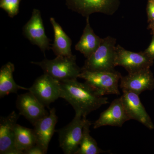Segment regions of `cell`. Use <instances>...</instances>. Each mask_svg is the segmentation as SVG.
I'll list each match as a JSON object with an SVG mask.
<instances>
[{"instance_id": "cell-1", "label": "cell", "mask_w": 154, "mask_h": 154, "mask_svg": "<svg viewBox=\"0 0 154 154\" xmlns=\"http://www.w3.org/2000/svg\"><path fill=\"white\" fill-rule=\"evenodd\" d=\"M60 83V98L72 106L75 113L83 117H87L102 105L109 104L108 98L99 95L86 82H79L77 79Z\"/></svg>"}, {"instance_id": "cell-2", "label": "cell", "mask_w": 154, "mask_h": 154, "mask_svg": "<svg viewBox=\"0 0 154 154\" xmlns=\"http://www.w3.org/2000/svg\"><path fill=\"white\" fill-rule=\"evenodd\" d=\"M75 55L57 56L53 60L45 59L40 62L31 63L40 66L44 73L49 75L59 82L77 79L82 71L77 65Z\"/></svg>"}, {"instance_id": "cell-3", "label": "cell", "mask_w": 154, "mask_h": 154, "mask_svg": "<svg viewBox=\"0 0 154 154\" xmlns=\"http://www.w3.org/2000/svg\"><path fill=\"white\" fill-rule=\"evenodd\" d=\"M116 39L108 36L85 61L82 70L89 71H114L116 66Z\"/></svg>"}, {"instance_id": "cell-4", "label": "cell", "mask_w": 154, "mask_h": 154, "mask_svg": "<svg viewBox=\"0 0 154 154\" xmlns=\"http://www.w3.org/2000/svg\"><path fill=\"white\" fill-rule=\"evenodd\" d=\"M122 77L120 73L114 71H95L82 70L79 78L86 83L101 96L120 95L119 82Z\"/></svg>"}, {"instance_id": "cell-5", "label": "cell", "mask_w": 154, "mask_h": 154, "mask_svg": "<svg viewBox=\"0 0 154 154\" xmlns=\"http://www.w3.org/2000/svg\"><path fill=\"white\" fill-rule=\"evenodd\" d=\"M87 117L75 113L69 123L57 130L60 146L66 154H75L79 148L82 137L83 129Z\"/></svg>"}, {"instance_id": "cell-6", "label": "cell", "mask_w": 154, "mask_h": 154, "mask_svg": "<svg viewBox=\"0 0 154 154\" xmlns=\"http://www.w3.org/2000/svg\"><path fill=\"white\" fill-rule=\"evenodd\" d=\"M66 2L69 9L86 17L96 13L112 15L120 5L119 0H66Z\"/></svg>"}, {"instance_id": "cell-7", "label": "cell", "mask_w": 154, "mask_h": 154, "mask_svg": "<svg viewBox=\"0 0 154 154\" xmlns=\"http://www.w3.org/2000/svg\"><path fill=\"white\" fill-rule=\"evenodd\" d=\"M28 91L49 108L51 103L60 98V82L44 73L35 80Z\"/></svg>"}, {"instance_id": "cell-8", "label": "cell", "mask_w": 154, "mask_h": 154, "mask_svg": "<svg viewBox=\"0 0 154 154\" xmlns=\"http://www.w3.org/2000/svg\"><path fill=\"white\" fill-rule=\"evenodd\" d=\"M116 51V66L123 67L128 73L149 69L153 64L154 59L145 51L132 52L117 45Z\"/></svg>"}, {"instance_id": "cell-9", "label": "cell", "mask_w": 154, "mask_h": 154, "mask_svg": "<svg viewBox=\"0 0 154 154\" xmlns=\"http://www.w3.org/2000/svg\"><path fill=\"white\" fill-rule=\"evenodd\" d=\"M23 33L32 44L38 46L44 53L45 51L50 48V40L45 34L39 10L33 9L30 20L23 27Z\"/></svg>"}, {"instance_id": "cell-10", "label": "cell", "mask_w": 154, "mask_h": 154, "mask_svg": "<svg viewBox=\"0 0 154 154\" xmlns=\"http://www.w3.org/2000/svg\"><path fill=\"white\" fill-rule=\"evenodd\" d=\"M16 106L19 114L23 116L33 125L49 114L44 105L29 91L17 96Z\"/></svg>"}, {"instance_id": "cell-11", "label": "cell", "mask_w": 154, "mask_h": 154, "mask_svg": "<svg viewBox=\"0 0 154 154\" xmlns=\"http://www.w3.org/2000/svg\"><path fill=\"white\" fill-rule=\"evenodd\" d=\"M122 91L133 92L140 95L142 92L154 89V77L150 69L128 73L122 76L119 85Z\"/></svg>"}, {"instance_id": "cell-12", "label": "cell", "mask_w": 154, "mask_h": 154, "mask_svg": "<svg viewBox=\"0 0 154 154\" xmlns=\"http://www.w3.org/2000/svg\"><path fill=\"white\" fill-rule=\"evenodd\" d=\"M19 115L14 111L0 119V154H20L15 144V128Z\"/></svg>"}, {"instance_id": "cell-13", "label": "cell", "mask_w": 154, "mask_h": 154, "mask_svg": "<svg viewBox=\"0 0 154 154\" xmlns=\"http://www.w3.org/2000/svg\"><path fill=\"white\" fill-rule=\"evenodd\" d=\"M130 119L120 97L114 99L108 108L101 113L94 123V128L96 129L105 126L122 127Z\"/></svg>"}, {"instance_id": "cell-14", "label": "cell", "mask_w": 154, "mask_h": 154, "mask_svg": "<svg viewBox=\"0 0 154 154\" xmlns=\"http://www.w3.org/2000/svg\"><path fill=\"white\" fill-rule=\"evenodd\" d=\"M122 92L121 98L130 119L137 120L149 129H153V123L141 102L139 95L130 91Z\"/></svg>"}, {"instance_id": "cell-15", "label": "cell", "mask_w": 154, "mask_h": 154, "mask_svg": "<svg viewBox=\"0 0 154 154\" xmlns=\"http://www.w3.org/2000/svg\"><path fill=\"white\" fill-rule=\"evenodd\" d=\"M57 120L56 110L53 107L50 110L48 115L38 120L33 125L36 144L44 149L46 153L50 142L56 132L55 126Z\"/></svg>"}, {"instance_id": "cell-16", "label": "cell", "mask_w": 154, "mask_h": 154, "mask_svg": "<svg viewBox=\"0 0 154 154\" xmlns=\"http://www.w3.org/2000/svg\"><path fill=\"white\" fill-rule=\"evenodd\" d=\"M86 25L82 36L75 45V49L88 58L98 49L102 43L103 38H100L94 33L89 22V17H87Z\"/></svg>"}, {"instance_id": "cell-17", "label": "cell", "mask_w": 154, "mask_h": 154, "mask_svg": "<svg viewBox=\"0 0 154 154\" xmlns=\"http://www.w3.org/2000/svg\"><path fill=\"white\" fill-rule=\"evenodd\" d=\"M50 22L54 31V42L51 48L54 54L57 56H69L72 55L71 51L72 42L71 38L54 18L51 17Z\"/></svg>"}, {"instance_id": "cell-18", "label": "cell", "mask_w": 154, "mask_h": 154, "mask_svg": "<svg viewBox=\"0 0 154 154\" xmlns=\"http://www.w3.org/2000/svg\"><path fill=\"white\" fill-rule=\"evenodd\" d=\"M15 70L14 64L8 62L4 65L0 69V97L3 98L7 95L17 94L19 90L28 91L29 88L17 85L13 77Z\"/></svg>"}, {"instance_id": "cell-19", "label": "cell", "mask_w": 154, "mask_h": 154, "mask_svg": "<svg viewBox=\"0 0 154 154\" xmlns=\"http://www.w3.org/2000/svg\"><path fill=\"white\" fill-rule=\"evenodd\" d=\"M36 144V137L33 129L17 124L15 128V144L20 154Z\"/></svg>"}, {"instance_id": "cell-20", "label": "cell", "mask_w": 154, "mask_h": 154, "mask_svg": "<svg viewBox=\"0 0 154 154\" xmlns=\"http://www.w3.org/2000/svg\"><path fill=\"white\" fill-rule=\"evenodd\" d=\"M91 124V122L86 118L79 148L75 154H99L105 152L99 147L96 140L90 134Z\"/></svg>"}, {"instance_id": "cell-21", "label": "cell", "mask_w": 154, "mask_h": 154, "mask_svg": "<svg viewBox=\"0 0 154 154\" xmlns=\"http://www.w3.org/2000/svg\"><path fill=\"white\" fill-rule=\"evenodd\" d=\"M20 2L21 0H0V8L5 10L11 18H13L19 13Z\"/></svg>"}, {"instance_id": "cell-22", "label": "cell", "mask_w": 154, "mask_h": 154, "mask_svg": "<svg viewBox=\"0 0 154 154\" xmlns=\"http://www.w3.org/2000/svg\"><path fill=\"white\" fill-rule=\"evenodd\" d=\"M47 153L41 146L36 144L24 152L23 154H45Z\"/></svg>"}, {"instance_id": "cell-23", "label": "cell", "mask_w": 154, "mask_h": 154, "mask_svg": "<svg viewBox=\"0 0 154 154\" xmlns=\"http://www.w3.org/2000/svg\"><path fill=\"white\" fill-rule=\"evenodd\" d=\"M148 22L154 20V0H148L146 8Z\"/></svg>"}, {"instance_id": "cell-24", "label": "cell", "mask_w": 154, "mask_h": 154, "mask_svg": "<svg viewBox=\"0 0 154 154\" xmlns=\"http://www.w3.org/2000/svg\"><path fill=\"white\" fill-rule=\"evenodd\" d=\"M145 51L150 56L154 59V34L152 36L151 42L149 46Z\"/></svg>"}, {"instance_id": "cell-25", "label": "cell", "mask_w": 154, "mask_h": 154, "mask_svg": "<svg viewBox=\"0 0 154 154\" xmlns=\"http://www.w3.org/2000/svg\"><path fill=\"white\" fill-rule=\"evenodd\" d=\"M149 23L148 28L151 30L152 33L154 34V20L149 22Z\"/></svg>"}]
</instances>
